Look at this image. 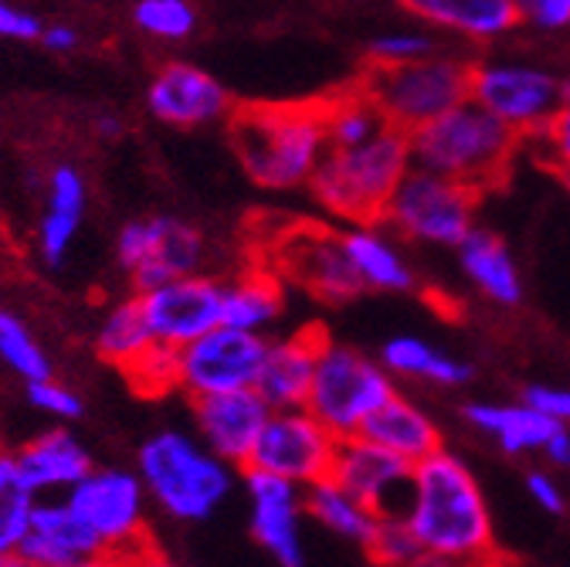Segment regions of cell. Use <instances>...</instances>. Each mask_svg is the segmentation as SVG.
<instances>
[{"instance_id": "cell-52", "label": "cell", "mask_w": 570, "mask_h": 567, "mask_svg": "<svg viewBox=\"0 0 570 567\" xmlns=\"http://www.w3.org/2000/svg\"><path fill=\"white\" fill-rule=\"evenodd\" d=\"M0 456H4V449H0Z\"/></svg>"}, {"instance_id": "cell-27", "label": "cell", "mask_w": 570, "mask_h": 567, "mask_svg": "<svg viewBox=\"0 0 570 567\" xmlns=\"http://www.w3.org/2000/svg\"><path fill=\"white\" fill-rule=\"evenodd\" d=\"M361 436L381 442L384 449L411 459V462H421L428 459L432 452L442 449V432H439V424L432 421V414H424L414 401L407 398H397L391 394L367 421H364V429Z\"/></svg>"}, {"instance_id": "cell-26", "label": "cell", "mask_w": 570, "mask_h": 567, "mask_svg": "<svg viewBox=\"0 0 570 567\" xmlns=\"http://www.w3.org/2000/svg\"><path fill=\"white\" fill-rule=\"evenodd\" d=\"M459 265L472 286L495 306H520L523 278L503 238H495L485 228H472L459 245Z\"/></svg>"}, {"instance_id": "cell-16", "label": "cell", "mask_w": 570, "mask_h": 567, "mask_svg": "<svg viewBox=\"0 0 570 567\" xmlns=\"http://www.w3.org/2000/svg\"><path fill=\"white\" fill-rule=\"evenodd\" d=\"M18 564L92 567V564H109V550L68 500L55 504L38 496L31 520L18 540Z\"/></svg>"}, {"instance_id": "cell-17", "label": "cell", "mask_w": 570, "mask_h": 567, "mask_svg": "<svg viewBox=\"0 0 570 567\" xmlns=\"http://www.w3.org/2000/svg\"><path fill=\"white\" fill-rule=\"evenodd\" d=\"M330 476L353 496H361L364 504H371L377 514H404L414 462L356 432L340 439Z\"/></svg>"}, {"instance_id": "cell-23", "label": "cell", "mask_w": 570, "mask_h": 567, "mask_svg": "<svg viewBox=\"0 0 570 567\" xmlns=\"http://www.w3.org/2000/svg\"><path fill=\"white\" fill-rule=\"evenodd\" d=\"M14 459L38 496L68 492L71 486L82 482L96 469L86 446L65 429H51V432L31 439L21 452H14Z\"/></svg>"}, {"instance_id": "cell-40", "label": "cell", "mask_w": 570, "mask_h": 567, "mask_svg": "<svg viewBox=\"0 0 570 567\" xmlns=\"http://www.w3.org/2000/svg\"><path fill=\"white\" fill-rule=\"evenodd\" d=\"M28 401H31V408H38L41 414H51L58 421L82 418V398L55 378L28 381Z\"/></svg>"}, {"instance_id": "cell-24", "label": "cell", "mask_w": 570, "mask_h": 567, "mask_svg": "<svg viewBox=\"0 0 570 567\" xmlns=\"http://www.w3.org/2000/svg\"><path fill=\"white\" fill-rule=\"evenodd\" d=\"M86 177L71 167L58 164L48 174V190H45V215L38 228V245L48 265H61L71 242L79 235V225L86 218Z\"/></svg>"}, {"instance_id": "cell-53", "label": "cell", "mask_w": 570, "mask_h": 567, "mask_svg": "<svg viewBox=\"0 0 570 567\" xmlns=\"http://www.w3.org/2000/svg\"><path fill=\"white\" fill-rule=\"evenodd\" d=\"M567 89H570V82H567Z\"/></svg>"}, {"instance_id": "cell-14", "label": "cell", "mask_w": 570, "mask_h": 567, "mask_svg": "<svg viewBox=\"0 0 570 567\" xmlns=\"http://www.w3.org/2000/svg\"><path fill=\"white\" fill-rule=\"evenodd\" d=\"M268 340L255 330L218 323L180 346V391L190 398L255 388Z\"/></svg>"}, {"instance_id": "cell-37", "label": "cell", "mask_w": 570, "mask_h": 567, "mask_svg": "<svg viewBox=\"0 0 570 567\" xmlns=\"http://www.w3.org/2000/svg\"><path fill=\"white\" fill-rule=\"evenodd\" d=\"M132 21L150 38L184 41L197 28V11L190 8V0H139L132 8Z\"/></svg>"}, {"instance_id": "cell-51", "label": "cell", "mask_w": 570, "mask_h": 567, "mask_svg": "<svg viewBox=\"0 0 570 567\" xmlns=\"http://www.w3.org/2000/svg\"><path fill=\"white\" fill-rule=\"evenodd\" d=\"M397 4H404V8H414V4H417V0H397Z\"/></svg>"}, {"instance_id": "cell-38", "label": "cell", "mask_w": 570, "mask_h": 567, "mask_svg": "<svg viewBox=\"0 0 570 567\" xmlns=\"http://www.w3.org/2000/svg\"><path fill=\"white\" fill-rule=\"evenodd\" d=\"M35 504H38L35 486L24 479L18 459L4 452V456H0V527L11 530L21 540Z\"/></svg>"}, {"instance_id": "cell-45", "label": "cell", "mask_w": 570, "mask_h": 567, "mask_svg": "<svg viewBox=\"0 0 570 567\" xmlns=\"http://www.w3.org/2000/svg\"><path fill=\"white\" fill-rule=\"evenodd\" d=\"M527 492L533 496V504H537L540 510H547V514H553V517L563 514V507H567L560 486H557L553 476H547V472H530V476H527Z\"/></svg>"}, {"instance_id": "cell-36", "label": "cell", "mask_w": 570, "mask_h": 567, "mask_svg": "<svg viewBox=\"0 0 570 567\" xmlns=\"http://www.w3.org/2000/svg\"><path fill=\"white\" fill-rule=\"evenodd\" d=\"M367 557L374 564H387V567H407V564H428L421 540L414 537L411 524L404 520V514H381L374 537L367 540Z\"/></svg>"}, {"instance_id": "cell-3", "label": "cell", "mask_w": 570, "mask_h": 567, "mask_svg": "<svg viewBox=\"0 0 570 567\" xmlns=\"http://www.w3.org/2000/svg\"><path fill=\"white\" fill-rule=\"evenodd\" d=\"M407 136L414 167L462 180L482 194L507 180L513 157L523 144L517 129L482 109L475 99L452 106L449 113L417 126Z\"/></svg>"}, {"instance_id": "cell-8", "label": "cell", "mask_w": 570, "mask_h": 567, "mask_svg": "<svg viewBox=\"0 0 570 567\" xmlns=\"http://www.w3.org/2000/svg\"><path fill=\"white\" fill-rule=\"evenodd\" d=\"M65 500L82 514V520L99 534L109 550V564L129 560H157L150 530H147V486L139 472L126 469H92L82 482H76Z\"/></svg>"}, {"instance_id": "cell-42", "label": "cell", "mask_w": 570, "mask_h": 567, "mask_svg": "<svg viewBox=\"0 0 570 567\" xmlns=\"http://www.w3.org/2000/svg\"><path fill=\"white\" fill-rule=\"evenodd\" d=\"M527 25L540 31H563L570 28V0H517Z\"/></svg>"}, {"instance_id": "cell-47", "label": "cell", "mask_w": 570, "mask_h": 567, "mask_svg": "<svg viewBox=\"0 0 570 567\" xmlns=\"http://www.w3.org/2000/svg\"><path fill=\"white\" fill-rule=\"evenodd\" d=\"M547 456H550V462H557V466H570V432H567V424L550 439Z\"/></svg>"}, {"instance_id": "cell-33", "label": "cell", "mask_w": 570, "mask_h": 567, "mask_svg": "<svg viewBox=\"0 0 570 567\" xmlns=\"http://www.w3.org/2000/svg\"><path fill=\"white\" fill-rule=\"evenodd\" d=\"M387 126H391L387 116L364 92V86L326 99V139H330V147H356Z\"/></svg>"}, {"instance_id": "cell-46", "label": "cell", "mask_w": 570, "mask_h": 567, "mask_svg": "<svg viewBox=\"0 0 570 567\" xmlns=\"http://www.w3.org/2000/svg\"><path fill=\"white\" fill-rule=\"evenodd\" d=\"M41 41H45V48H48V51L65 55V51H76L79 35L71 31V28H65V25H55V28H45V31H41Z\"/></svg>"}, {"instance_id": "cell-39", "label": "cell", "mask_w": 570, "mask_h": 567, "mask_svg": "<svg viewBox=\"0 0 570 567\" xmlns=\"http://www.w3.org/2000/svg\"><path fill=\"white\" fill-rule=\"evenodd\" d=\"M432 51H439L435 38L421 35V31H387V35L371 41V61L374 65H397V61L424 58Z\"/></svg>"}, {"instance_id": "cell-11", "label": "cell", "mask_w": 570, "mask_h": 567, "mask_svg": "<svg viewBox=\"0 0 570 567\" xmlns=\"http://www.w3.org/2000/svg\"><path fill=\"white\" fill-rule=\"evenodd\" d=\"M336 449L340 436L330 432L309 408H275L245 469H262L306 489L333 472Z\"/></svg>"}, {"instance_id": "cell-32", "label": "cell", "mask_w": 570, "mask_h": 567, "mask_svg": "<svg viewBox=\"0 0 570 567\" xmlns=\"http://www.w3.org/2000/svg\"><path fill=\"white\" fill-rule=\"evenodd\" d=\"M150 343H154V333L147 326V316H142V310H139V296L116 303L96 333L99 358L119 371H126Z\"/></svg>"}, {"instance_id": "cell-31", "label": "cell", "mask_w": 570, "mask_h": 567, "mask_svg": "<svg viewBox=\"0 0 570 567\" xmlns=\"http://www.w3.org/2000/svg\"><path fill=\"white\" fill-rule=\"evenodd\" d=\"M381 364L391 374L401 378H421V381H432L442 388H459L472 381V368L459 358H449V353L428 346L417 336H394L384 343L381 350Z\"/></svg>"}, {"instance_id": "cell-49", "label": "cell", "mask_w": 570, "mask_h": 567, "mask_svg": "<svg viewBox=\"0 0 570 567\" xmlns=\"http://www.w3.org/2000/svg\"><path fill=\"white\" fill-rule=\"evenodd\" d=\"M99 129H102V136H116V133H119V123H116L112 116H106V119L99 123Z\"/></svg>"}, {"instance_id": "cell-5", "label": "cell", "mask_w": 570, "mask_h": 567, "mask_svg": "<svg viewBox=\"0 0 570 567\" xmlns=\"http://www.w3.org/2000/svg\"><path fill=\"white\" fill-rule=\"evenodd\" d=\"M136 472L150 500L180 524H200L225 504L235 466L184 432H157L139 446Z\"/></svg>"}, {"instance_id": "cell-19", "label": "cell", "mask_w": 570, "mask_h": 567, "mask_svg": "<svg viewBox=\"0 0 570 567\" xmlns=\"http://www.w3.org/2000/svg\"><path fill=\"white\" fill-rule=\"evenodd\" d=\"M272 414V404L255 388L238 391H214L194 398V421L200 442L218 452L235 469H245L252 459V449Z\"/></svg>"}, {"instance_id": "cell-6", "label": "cell", "mask_w": 570, "mask_h": 567, "mask_svg": "<svg viewBox=\"0 0 570 567\" xmlns=\"http://www.w3.org/2000/svg\"><path fill=\"white\" fill-rule=\"evenodd\" d=\"M361 86L381 106L391 126L414 133L417 126L432 123L435 116L469 99L472 61L459 55H442V51L397 61V65L371 61Z\"/></svg>"}, {"instance_id": "cell-15", "label": "cell", "mask_w": 570, "mask_h": 567, "mask_svg": "<svg viewBox=\"0 0 570 567\" xmlns=\"http://www.w3.org/2000/svg\"><path fill=\"white\" fill-rule=\"evenodd\" d=\"M136 296L154 340L180 350L222 323L225 282L207 272H194V275L157 282V286L139 290Z\"/></svg>"}, {"instance_id": "cell-43", "label": "cell", "mask_w": 570, "mask_h": 567, "mask_svg": "<svg viewBox=\"0 0 570 567\" xmlns=\"http://www.w3.org/2000/svg\"><path fill=\"white\" fill-rule=\"evenodd\" d=\"M523 401L533 404L537 411L550 414L560 424H570V388H557V384H530L523 391Z\"/></svg>"}, {"instance_id": "cell-41", "label": "cell", "mask_w": 570, "mask_h": 567, "mask_svg": "<svg viewBox=\"0 0 570 567\" xmlns=\"http://www.w3.org/2000/svg\"><path fill=\"white\" fill-rule=\"evenodd\" d=\"M533 144L543 147L547 164H550L553 170L570 167V89H567L563 102L557 106V113L550 116V123L533 136Z\"/></svg>"}, {"instance_id": "cell-1", "label": "cell", "mask_w": 570, "mask_h": 567, "mask_svg": "<svg viewBox=\"0 0 570 567\" xmlns=\"http://www.w3.org/2000/svg\"><path fill=\"white\" fill-rule=\"evenodd\" d=\"M404 520L421 540L428 564L495 560L485 496L472 469L445 449L414 462Z\"/></svg>"}, {"instance_id": "cell-2", "label": "cell", "mask_w": 570, "mask_h": 567, "mask_svg": "<svg viewBox=\"0 0 570 567\" xmlns=\"http://www.w3.org/2000/svg\"><path fill=\"white\" fill-rule=\"evenodd\" d=\"M228 136L245 174L265 190H296L313 180L330 150L326 102H255L228 116Z\"/></svg>"}, {"instance_id": "cell-4", "label": "cell", "mask_w": 570, "mask_h": 567, "mask_svg": "<svg viewBox=\"0 0 570 567\" xmlns=\"http://www.w3.org/2000/svg\"><path fill=\"white\" fill-rule=\"evenodd\" d=\"M411 167V136L387 126L356 147H330L309 187L333 218L350 225H381L391 194Z\"/></svg>"}, {"instance_id": "cell-28", "label": "cell", "mask_w": 570, "mask_h": 567, "mask_svg": "<svg viewBox=\"0 0 570 567\" xmlns=\"http://www.w3.org/2000/svg\"><path fill=\"white\" fill-rule=\"evenodd\" d=\"M282 306H285L282 275L272 265H255L242 272L235 282H225L222 323L262 333L282 316Z\"/></svg>"}, {"instance_id": "cell-18", "label": "cell", "mask_w": 570, "mask_h": 567, "mask_svg": "<svg viewBox=\"0 0 570 567\" xmlns=\"http://www.w3.org/2000/svg\"><path fill=\"white\" fill-rule=\"evenodd\" d=\"M245 489L252 496V537L282 567H303V514L306 489L282 476L245 469Z\"/></svg>"}, {"instance_id": "cell-30", "label": "cell", "mask_w": 570, "mask_h": 567, "mask_svg": "<svg viewBox=\"0 0 570 567\" xmlns=\"http://www.w3.org/2000/svg\"><path fill=\"white\" fill-rule=\"evenodd\" d=\"M343 245H346V255H350L353 268L361 272L367 290H381V293L414 290L411 265L401 258L394 242L384 232H377L374 225H356V228L343 232Z\"/></svg>"}, {"instance_id": "cell-21", "label": "cell", "mask_w": 570, "mask_h": 567, "mask_svg": "<svg viewBox=\"0 0 570 567\" xmlns=\"http://www.w3.org/2000/svg\"><path fill=\"white\" fill-rule=\"evenodd\" d=\"M323 343H326V330H320V326H309L303 333L268 343L255 391L272 404V411L275 408H306Z\"/></svg>"}, {"instance_id": "cell-7", "label": "cell", "mask_w": 570, "mask_h": 567, "mask_svg": "<svg viewBox=\"0 0 570 567\" xmlns=\"http://www.w3.org/2000/svg\"><path fill=\"white\" fill-rule=\"evenodd\" d=\"M479 197L482 190L462 180L411 167L391 194L381 225L394 228L401 238H411L417 245L459 248L465 235L475 228Z\"/></svg>"}, {"instance_id": "cell-50", "label": "cell", "mask_w": 570, "mask_h": 567, "mask_svg": "<svg viewBox=\"0 0 570 567\" xmlns=\"http://www.w3.org/2000/svg\"><path fill=\"white\" fill-rule=\"evenodd\" d=\"M560 174V180H563V187H567V194H570V167H563V170H557Z\"/></svg>"}, {"instance_id": "cell-34", "label": "cell", "mask_w": 570, "mask_h": 567, "mask_svg": "<svg viewBox=\"0 0 570 567\" xmlns=\"http://www.w3.org/2000/svg\"><path fill=\"white\" fill-rule=\"evenodd\" d=\"M0 361H4L24 384L51 378L48 353L38 346L31 330L8 310H0Z\"/></svg>"}, {"instance_id": "cell-35", "label": "cell", "mask_w": 570, "mask_h": 567, "mask_svg": "<svg viewBox=\"0 0 570 567\" xmlns=\"http://www.w3.org/2000/svg\"><path fill=\"white\" fill-rule=\"evenodd\" d=\"M122 374L129 378V384L139 394H147V398L170 394V391L180 388V350L154 340Z\"/></svg>"}, {"instance_id": "cell-9", "label": "cell", "mask_w": 570, "mask_h": 567, "mask_svg": "<svg viewBox=\"0 0 570 567\" xmlns=\"http://www.w3.org/2000/svg\"><path fill=\"white\" fill-rule=\"evenodd\" d=\"M394 394L391 371L367 353L333 343L326 336L320 361H316V378L309 388L306 408L326 424L330 432L340 439L356 436L364 429V421Z\"/></svg>"}, {"instance_id": "cell-12", "label": "cell", "mask_w": 570, "mask_h": 567, "mask_svg": "<svg viewBox=\"0 0 570 567\" xmlns=\"http://www.w3.org/2000/svg\"><path fill=\"white\" fill-rule=\"evenodd\" d=\"M563 96H567V86L557 82L550 72H540V68L510 65V61L472 65L469 99H475L482 109L499 116L523 139H533L550 123Z\"/></svg>"}, {"instance_id": "cell-10", "label": "cell", "mask_w": 570, "mask_h": 567, "mask_svg": "<svg viewBox=\"0 0 570 567\" xmlns=\"http://www.w3.org/2000/svg\"><path fill=\"white\" fill-rule=\"evenodd\" d=\"M282 278L296 282L309 296L330 306H343L353 296H361L367 286L361 272L353 268L343 232H330L323 225H296L285 232L272 245V262H268Z\"/></svg>"}, {"instance_id": "cell-20", "label": "cell", "mask_w": 570, "mask_h": 567, "mask_svg": "<svg viewBox=\"0 0 570 567\" xmlns=\"http://www.w3.org/2000/svg\"><path fill=\"white\" fill-rule=\"evenodd\" d=\"M147 102L160 123L180 129L228 119L235 109L228 89L214 76H207L204 68H194L187 61H174L160 68L147 89Z\"/></svg>"}, {"instance_id": "cell-44", "label": "cell", "mask_w": 570, "mask_h": 567, "mask_svg": "<svg viewBox=\"0 0 570 567\" xmlns=\"http://www.w3.org/2000/svg\"><path fill=\"white\" fill-rule=\"evenodd\" d=\"M41 25L38 18L18 11L14 4H8V0H0V38H14V41H35L41 38Z\"/></svg>"}, {"instance_id": "cell-13", "label": "cell", "mask_w": 570, "mask_h": 567, "mask_svg": "<svg viewBox=\"0 0 570 567\" xmlns=\"http://www.w3.org/2000/svg\"><path fill=\"white\" fill-rule=\"evenodd\" d=\"M116 255L139 293V290L157 286V282L200 272L207 258V245H204V235L187 222L139 218L119 232Z\"/></svg>"}, {"instance_id": "cell-48", "label": "cell", "mask_w": 570, "mask_h": 567, "mask_svg": "<svg viewBox=\"0 0 570 567\" xmlns=\"http://www.w3.org/2000/svg\"><path fill=\"white\" fill-rule=\"evenodd\" d=\"M18 564V537L0 527V567Z\"/></svg>"}, {"instance_id": "cell-29", "label": "cell", "mask_w": 570, "mask_h": 567, "mask_svg": "<svg viewBox=\"0 0 570 567\" xmlns=\"http://www.w3.org/2000/svg\"><path fill=\"white\" fill-rule=\"evenodd\" d=\"M306 514L330 534H336L350 544H361V547H367V540L374 537L377 520H381V514L371 504H364L361 496H353L333 476L306 486Z\"/></svg>"}, {"instance_id": "cell-25", "label": "cell", "mask_w": 570, "mask_h": 567, "mask_svg": "<svg viewBox=\"0 0 570 567\" xmlns=\"http://www.w3.org/2000/svg\"><path fill=\"white\" fill-rule=\"evenodd\" d=\"M469 418V424H475L479 432L492 436L499 442V449L510 456H523V452H547L550 439L563 429L560 421H553L550 414L537 411L533 404L520 401V404H489V401H472L462 411Z\"/></svg>"}, {"instance_id": "cell-22", "label": "cell", "mask_w": 570, "mask_h": 567, "mask_svg": "<svg viewBox=\"0 0 570 567\" xmlns=\"http://www.w3.org/2000/svg\"><path fill=\"white\" fill-rule=\"evenodd\" d=\"M432 28L465 41H499L523 25L517 0H417L411 8Z\"/></svg>"}]
</instances>
